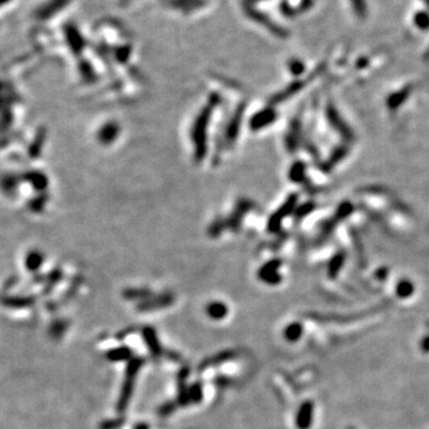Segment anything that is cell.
<instances>
[{
    "instance_id": "cell-2",
    "label": "cell",
    "mask_w": 429,
    "mask_h": 429,
    "mask_svg": "<svg viewBox=\"0 0 429 429\" xmlns=\"http://www.w3.org/2000/svg\"><path fill=\"white\" fill-rule=\"evenodd\" d=\"M314 416V403L311 400H305L299 406L296 415V425L298 429H309L312 424Z\"/></svg>"
},
{
    "instance_id": "cell-1",
    "label": "cell",
    "mask_w": 429,
    "mask_h": 429,
    "mask_svg": "<svg viewBox=\"0 0 429 429\" xmlns=\"http://www.w3.org/2000/svg\"><path fill=\"white\" fill-rule=\"evenodd\" d=\"M327 118L328 121H329V123L331 124V127H333L336 131H339L340 135L342 136L344 140L352 141L354 139V135H353L350 128L344 123V121L341 118L339 112H337L336 109H335L331 104L327 106Z\"/></svg>"
},
{
    "instance_id": "cell-12",
    "label": "cell",
    "mask_w": 429,
    "mask_h": 429,
    "mask_svg": "<svg viewBox=\"0 0 429 429\" xmlns=\"http://www.w3.org/2000/svg\"><path fill=\"white\" fill-rule=\"evenodd\" d=\"M414 23L419 30H429V12L418 11L414 16Z\"/></svg>"
},
{
    "instance_id": "cell-18",
    "label": "cell",
    "mask_w": 429,
    "mask_h": 429,
    "mask_svg": "<svg viewBox=\"0 0 429 429\" xmlns=\"http://www.w3.org/2000/svg\"><path fill=\"white\" fill-rule=\"evenodd\" d=\"M419 348L425 354H429V334L422 339L421 343H419Z\"/></svg>"
},
{
    "instance_id": "cell-13",
    "label": "cell",
    "mask_w": 429,
    "mask_h": 429,
    "mask_svg": "<svg viewBox=\"0 0 429 429\" xmlns=\"http://www.w3.org/2000/svg\"><path fill=\"white\" fill-rule=\"evenodd\" d=\"M350 4H352L353 11H354L355 16L360 20H364L367 16V4H366V0H350Z\"/></svg>"
},
{
    "instance_id": "cell-11",
    "label": "cell",
    "mask_w": 429,
    "mask_h": 429,
    "mask_svg": "<svg viewBox=\"0 0 429 429\" xmlns=\"http://www.w3.org/2000/svg\"><path fill=\"white\" fill-rule=\"evenodd\" d=\"M290 177L294 183H302L305 177V165L300 161L294 164L293 167L291 168Z\"/></svg>"
},
{
    "instance_id": "cell-10",
    "label": "cell",
    "mask_w": 429,
    "mask_h": 429,
    "mask_svg": "<svg viewBox=\"0 0 429 429\" xmlns=\"http://www.w3.org/2000/svg\"><path fill=\"white\" fill-rule=\"evenodd\" d=\"M227 306H225L223 303L220 302H214L211 303V304H209L208 306V314L210 317L216 318V319H220L223 318L225 315H227Z\"/></svg>"
},
{
    "instance_id": "cell-14",
    "label": "cell",
    "mask_w": 429,
    "mask_h": 429,
    "mask_svg": "<svg viewBox=\"0 0 429 429\" xmlns=\"http://www.w3.org/2000/svg\"><path fill=\"white\" fill-rule=\"evenodd\" d=\"M346 155H347V149L344 148V147H340V148H336V150H335L334 154L330 156V159L328 160V162H327V164H325V168H327L328 171L331 170V168H333V166L336 165L337 162H339L341 159H343Z\"/></svg>"
},
{
    "instance_id": "cell-3",
    "label": "cell",
    "mask_w": 429,
    "mask_h": 429,
    "mask_svg": "<svg viewBox=\"0 0 429 429\" xmlns=\"http://www.w3.org/2000/svg\"><path fill=\"white\" fill-rule=\"evenodd\" d=\"M297 203V196H291L289 199H287V202L285 203V204L281 206V208L278 210L275 214L272 216L271 221H270V230L275 231L278 230V228L280 227L281 220L285 217V216L290 215L291 211H292L294 205H296Z\"/></svg>"
},
{
    "instance_id": "cell-20",
    "label": "cell",
    "mask_w": 429,
    "mask_h": 429,
    "mask_svg": "<svg viewBox=\"0 0 429 429\" xmlns=\"http://www.w3.org/2000/svg\"><path fill=\"white\" fill-rule=\"evenodd\" d=\"M136 429H148V428H147V425H145V424H141V425H139V427H136Z\"/></svg>"
},
{
    "instance_id": "cell-22",
    "label": "cell",
    "mask_w": 429,
    "mask_h": 429,
    "mask_svg": "<svg viewBox=\"0 0 429 429\" xmlns=\"http://www.w3.org/2000/svg\"><path fill=\"white\" fill-rule=\"evenodd\" d=\"M425 59H429V50L427 52V54H425Z\"/></svg>"
},
{
    "instance_id": "cell-7",
    "label": "cell",
    "mask_w": 429,
    "mask_h": 429,
    "mask_svg": "<svg viewBox=\"0 0 429 429\" xmlns=\"http://www.w3.org/2000/svg\"><path fill=\"white\" fill-rule=\"evenodd\" d=\"M303 335V325L299 322H292L285 328L284 330V337L290 342H294V341H298L300 336Z\"/></svg>"
},
{
    "instance_id": "cell-16",
    "label": "cell",
    "mask_w": 429,
    "mask_h": 429,
    "mask_svg": "<svg viewBox=\"0 0 429 429\" xmlns=\"http://www.w3.org/2000/svg\"><path fill=\"white\" fill-rule=\"evenodd\" d=\"M290 68H291V72H292L294 75H299V74H302L303 72H304V65H303L299 60L291 61L290 62Z\"/></svg>"
},
{
    "instance_id": "cell-8",
    "label": "cell",
    "mask_w": 429,
    "mask_h": 429,
    "mask_svg": "<svg viewBox=\"0 0 429 429\" xmlns=\"http://www.w3.org/2000/svg\"><path fill=\"white\" fill-rule=\"evenodd\" d=\"M275 118V114L272 110H265L256 115L252 121V127L254 129H260V128L265 127V125L270 124L272 121Z\"/></svg>"
},
{
    "instance_id": "cell-9",
    "label": "cell",
    "mask_w": 429,
    "mask_h": 429,
    "mask_svg": "<svg viewBox=\"0 0 429 429\" xmlns=\"http://www.w3.org/2000/svg\"><path fill=\"white\" fill-rule=\"evenodd\" d=\"M414 291H415L414 284H412V281H410L408 279H403L398 281V284H397L396 286V294L399 297V298H403V299L409 298V297L414 293Z\"/></svg>"
},
{
    "instance_id": "cell-23",
    "label": "cell",
    "mask_w": 429,
    "mask_h": 429,
    "mask_svg": "<svg viewBox=\"0 0 429 429\" xmlns=\"http://www.w3.org/2000/svg\"><path fill=\"white\" fill-rule=\"evenodd\" d=\"M348 429H355V428H353V427H349Z\"/></svg>"
},
{
    "instance_id": "cell-19",
    "label": "cell",
    "mask_w": 429,
    "mask_h": 429,
    "mask_svg": "<svg viewBox=\"0 0 429 429\" xmlns=\"http://www.w3.org/2000/svg\"><path fill=\"white\" fill-rule=\"evenodd\" d=\"M386 274H387V270L386 268H380L379 271L377 272V273H375V277L378 278V279H380V280H384L385 278H386Z\"/></svg>"
},
{
    "instance_id": "cell-15",
    "label": "cell",
    "mask_w": 429,
    "mask_h": 429,
    "mask_svg": "<svg viewBox=\"0 0 429 429\" xmlns=\"http://www.w3.org/2000/svg\"><path fill=\"white\" fill-rule=\"evenodd\" d=\"M116 134H117V131H116V127L114 125H108V127H105L104 129L102 130V133H100V139H102L103 142H110L116 137Z\"/></svg>"
},
{
    "instance_id": "cell-21",
    "label": "cell",
    "mask_w": 429,
    "mask_h": 429,
    "mask_svg": "<svg viewBox=\"0 0 429 429\" xmlns=\"http://www.w3.org/2000/svg\"><path fill=\"white\" fill-rule=\"evenodd\" d=\"M423 3L425 4V6L429 9V0H423Z\"/></svg>"
},
{
    "instance_id": "cell-5",
    "label": "cell",
    "mask_w": 429,
    "mask_h": 429,
    "mask_svg": "<svg viewBox=\"0 0 429 429\" xmlns=\"http://www.w3.org/2000/svg\"><path fill=\"white\" fill-rule=\"evenodd\" d=\"M411 91H412V86L408 85L406 87H404V89L398 91V92L393 93V95L390 96V98L387 99V106H389L391 110H396L397 108H399V106L402 105L406 99H408V97L410 96V93H411Z\"/></svg>"
},
{
    "instance_id": "cell-17",
    "label": "cell",
    "mask_w": 429,
    "mask_h": 429,
    "mask_svg": "<svg viewBox=\"0 0 429 429\" xmlns=\"http://www.w3.org/2000/svg\"><path fill=\"white\" fill-rule=\"evenodd\" d=\"M128 356H129V350L122 348L118 350H115V352H112V359H127Z\"/></svg>"
},
{
    "instance_id": "cell-4",
    "label": "cell",
    "mask_w": 429,
    "mask_h": 429,
    "mask_svg": "<svg viewBox=\"0 0 429 429\" xmlns=\"http://www.w3.org/2000/svg\"><path fill=\"white\" fill-rule=\"evenodd\" d=\"M280 264L281 262L279 260H272L268 264H266L264 267L261 268V271H260V278L266 281V283L272 285L280 283L281 277L280 274L278 273V268H279Z\"/></svg>"
},
{
    "instance_id": "cell-6",
    "label": "cell",
    "mask_w": 429,
    "mask_h": 429,
    "mask_svg": "<svg viewBox=\"0 0 429 429\" xmlns=\"http://www.w3.org/2000/svg\"><path fill=\"white\" fill-rule=\"evenodd\" d=\"M344 260H346V255H344V253L342 252L337 253L336 255L333 256L329 265H328V277H329L330 279H335V278L337 277L341 267H342L344 264Z\"/></svg>"
}]
</instances>
